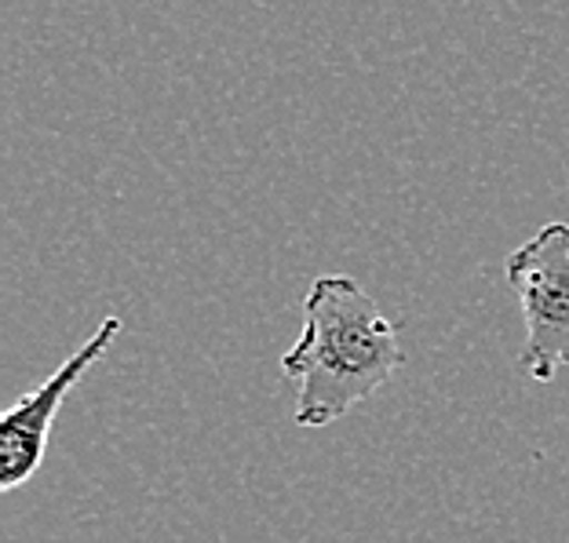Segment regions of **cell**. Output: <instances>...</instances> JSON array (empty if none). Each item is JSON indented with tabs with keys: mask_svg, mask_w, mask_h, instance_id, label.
Segmentation results:
<instances>
[{
	"mask_svg": "<svg viewBox=\"0 0 569 543\" xmlns=\"http://www.w3.org/2000/svg\"><path fill=\"white\" fill-rule=\"evenodd\" d=\"M118 335H121V318L118 314L102 318L99 329L41 386H33L16 405H8L4 420H0V493H16L22 482H30L41 471L51 426H56L62 402L96 369V361L110 351Z\"/></svg>",
	"mask_w": 569,
	"mask_h": 543,
	"instance_id": "cell-3",
	"label": "cell"
},
{
	"mask_svg": "<svg viewBox=\"0 0 569 543\" xmlns=\"http://www.w3.org/2000/svg\"><path fill=\"white\" fill-rule=\"evenodd\" d=\"M406 365L398 332L380 303L355 278L326 274L303 300V332L281 354V372L296 380V426H329L395 380Z\"/></svg>",
	"mask_w": 569,
	"mask_h": 543,
	"instance_id": "cell-1",
	"label": "cell"
},
{
	"mask_svg": "<svg viewBox=\"0 0 569 543\" xmlns=\"http://www.w3.org/2000/svg\"><path fill=\"white\" fill-rule=\"evenodd\" d=\"M503 278L522 306V376L551 383L569 365V223L540 227L503 260Z\"/></svg>",
	"mask_w": 569,
	"mask_h": 543,
	"instance_id": "cell-2",
	"label": "cell"
}]
</instances>
